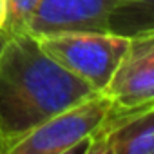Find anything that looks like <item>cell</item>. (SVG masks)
Listing matches in <instances>:
<instances>
[{"label":"cell","mask_w":154,"mask_h":154,"mask_svg":"<svg viewBox=\"0 0 154 154\" xmlns=\"http://www.w3.org/2000/svg\"><path fill=\"white\" fill-rule=\"evenodd\" d=\"M94 91L49 54L29 33H9L0 54V154L60 111Z\"/></svg>","instance_id":"obj_1"},{"label":"cell","mask_w":154,"mask_h":154,"mask_svg":"<svg viewBox=\"0 0 154 154\" xmlns=\"http://www.w3.org/2000/svg\"><path fill=\"white\" fill-rule=\"evenodd\" d=\"M36 42L56 63L103 93L120 67L131 38L112 31H69L36 36Z\"/></svg>","instance_id":"obj_2"},{"label":"cell","mask_w":154,"mask_h":154,"mask_svg":"<svg viewBox=\"0 0 154 154\" xmlns=\"http://www.w3.org/2000/svg\"><path fill=\"white\" fill-rule=\"evenodd\" d=\"M114 102L105 93L74 103L45 120L24 136L9 154H65L84 152L87 140L103 123Z\"/></svg>","instance_id":"obj_3"},{"label":"cell","mask_w":154,"mask_h":154,"mask_svg":"<svg viewBox=\"0 0 154 154\" xmlns=\"http://www.w3.org/2000/svg\"><path fill=\"white\" fill-rule=\"evenodd\" d=\"M85 154H154V102L112 109L87 140Z\"/></svg>","instance_id":"obj_4"},{"label":"cell","mask_w":154,"mask_h":154,"mask_svg":"<svg viewBox=\"0 0 154 154\" xmlns=\"http://www.w3.org/2000/svg\"><path fill=\"white\" fill-rule=\"evenodd\" d=\"M116 0H40L26 33L36 36L69 31H109Z\"/></svg>","instance_id":"obj_5"},{"label":"cell","mask_w":154,"mask_h":154,"mask_svg":"<svg viewBox=\"0 0 154 154\" xmlns=\"http://www.w3.org/2000/svg\"><path fill=\"white\" fill-rule=\"evenodd\" d=\"M103 93L116 109L154 102V33L131 38L129 49Z\"/></svg>","instance_id":"obj_6"},{"label":"cell","mask_w":154,"mask_h":154,"mask_svg":"<svg viewBox=\"0 0 154 154\" xmlns=\"http://www.w3.org/2000/svg\"><path fill=\"white\" fill-rule=\"evenodd\" d=\"M109 31L129 38L154 33V0H116Z\"/></svg>","instance_id":"obj_7"},{"label":"cell","mask_w":154,"mask_h":154,"mask_svg":"<svg viewBox=\"0 0 154 154\" xmlns=\"http://www.w3.org/2000/svg\"><path fill=\"white\" fill-rule=\"evenodd\" d=\"M40 0H8L6 29L9 33H26L31 17L35 15Z\"/></svg>","instance_id":"obj_8"},{"label":"cell","mask_w":154,"mask_h":154,"mask_svg":"<svg viewBox=\"0 0 154 154\" xmlns=\"http://www.w3.org/2000/svg\"><path fill=\"white\" fill-rule=\"evenodd\" d=\"M8 20V0H0V29L6 27Z\"/></svg>","instance_id":"obj_9"},{"label":"cell","mask_w":154,"mask_h":154,"mask_svg":"<svg viewBox=\"0 0 154 154\" xmlns=\"http://www.w3.org/2000/svg\"><path fill=\"white\" fill-rule=\"evenodd\" d=\"M8 36H9V31H8L6 27H4V29H0V54H2V49H4V45H6Z\"/></svg>","instance_id":"obj_10"}]
</instances>
